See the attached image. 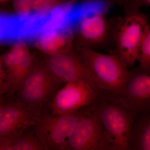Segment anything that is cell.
Listing matches in <instances>:
<instances>
[{"mask_svg": "<svg viewBox=\"0 0 150 150\" xmlns=\"http://www.w3.org/2000/svg\"><path fill=\"white\" fill-rule=\"evenodd\" d=\"M65 150H113L102 123L90 106L78 122Z\"/></svg>", "mask_w": 150, "mask_h": 150, "instance_id": "7", "label": "cell"}, {"mask_svg": "<svg viewBox=\"0 0 150 150\" xmlns=\"http://www.w3.org/2000/svg\"><path fill=\"white\" fill-rule=\"evenodd\" d=\"M68 2V0H34L32 10L38 12L46 11L55 6Z\"/></svg>", "mask_w": 150, "mask_h": 150, "instance_id": "19", "label": "cell"}, {"mask_svg": "<svg viewBox=\"0 0 150 150\" xmlns=\"http://www.w3.org/2000/svg\"><path fill=\"white\" fill-rule=\"evenodd\" d=\"M76 50L86 66L91 84L97 96L120 99L128 81L130 70L117 51L105 54L89 48Z\"/></svg>", "mask_w": 150, "mask_h": 150, "instance_id": "1", "label": "cell"}, {"mask_svg": "<svg viewBox=\"0 0 150 150\" xmlns=\"http://www.w3.org/2000/svg\"><path fill=\"white\" fill-rule=\"evenodd\" d=\"M47 56L44 63L51 75L60 83L81 79L91 84L88 70L76 50Z\"/></svg>", "mask_w": 150, "mask_h": 150, "instance_id": "11", "label": "cell"}, {"mask_svg": "<svg viewBox=\"0 0 150 150\" xmlns=\"http://www.w3.org/2000/svg\"><path fill=\"white\" fill-rule=\"evenodd\" d=\"M118 18L108 20L104 13L90 12L82 13L77 23L76 49L89 48L96 50L114 40L115 26Z\"/></svg>", "mask_w": 150, "mask_h": 150, "instance_id": "6", "label": "cell"}, {"mask_svg": "<svg viewBox=\"0 0 150 150\" xmlns=\"http://www.w3.org/2000/svg\"><path fill=\"white\" fill-rule=\"evenodd\" d=\"M86 106L74 112L54 115L41 113L33 126L44 150H65L78 122L88 110Z\"/></svg>", "mask_w": 150, "mask_h": 150, "instance_id": "4", "label": "cell"}, {"mask_svg": "<svg viewBox=\"0 0 150 150\" xmlns=\"http://www.w3.org/2000/svg\"><path fill=\"white\" fill-rule=\"evenodd\" d=\"M74 36L71 28L43 33L35 41L36 46L47 56L67 53L74 50Z\"/></svg>", "mask_w": 150, "mask_h": 150, "instance_id": "13", "label": "cell"}, {"mask_svg": "<svg viewBox=\"0 0 150 150\" xmlns=\"http://www.w3.org/2000/svg\"><path fill=\"white\" fill-rule=\"evenodd\" d=\"M11 88L10 79L3 64L0 59V96L9 93Z\"/></svg>", "mask_w": 150, "mask_h": 150, "instance_id": "18", "label": "cell"}, {"mask_svg": "<svg viewBox=\"0 0 150 150\" xmlns=\"http://www.w3.org/2000/svg\"><path fill=\"white\" fill-rule=\"evenodd\" d=\"M61 83L56 80L44 62H36L15 94L16 101L30 110L42 113L51 102Z\"/></svg>", "mask_w": 150, "mask_h": 150, "instance_id": "5", "label": "cell"}, {"mask_svg": "<svg viewBox=\"0 0 150 150\" xmlns=\"http://www.w3.org/2000/svg\"><path fill=\"white\" fill-rule=\"evenodd\" d=\"M1 59L11 83L8 95L12 96L31 71L36 62L26 43L22 42L16 43Z\"/></svg>", "mask_w": 150, "mask_h": 150, "instance_id": "12", "label": "cell"}, {"mask_svg": "<svg viewBox=\"0 0 150 150\" xmlns=\"http://www.w3.org/2000/svg\"><path fill=\"white\" fill-rule=\"evenodd\" d=\"M129 150H150V111L135 118Z\"/></svg>", "mask_w": 150, "mask_h": 150, "instance_id": "14", "label": "cell"}, {"mask_svg": "<svg viewBox=\"0 0 150 150\" xmlns=\"http://www.w3.org/2000/svg\"><path fill=\"white\" fill-rule=\"evenodd\" d=\"M25 131L13 142V150H44L42 142L35 135L33 129Z\"/></svg>", "mask_w": 150, "mask_h": 150, "instance_id": "16", "label": "cell"}, {"mask_svg": "<svg viewBox=\"0 0 150 150\" xmlns=\"http://www.w3.org/2000/svg\"><path fill=\"white\" fill-rule=\"evenodd\" d=\"M137 61L140 67L144 68L150 67V24L140 47Z\"/></svg>", "mask_w": 150, "mask_h": 150, "instance_id": "17", "label": "cell"}, {"mask_svg": "<svg viewBox=\"0 0 150 150\" xmlns=\"http://www.w3.org/2000/svg\"><path fill=\"white\" fill-rule=\"evenodd\" d=\"M136 115L150 111V67L130 70L124 92L119 99Z\"/></svg>", "mask_w": 150, "mask_h": 150, "instance_id": "9", "label": "cell"}, {"mask_svg": "<svg viewBox=\"0 0 150 150\" xmlns=\"http://www.w3.org/2000/svg\"><path fill=\"white\" fill-rule=\"evenodd\" d=\"M20 103L0 105V137L13 141L25 131L33 127L39 115Z\"/></svg>", "mask_w": 150, "mask_h": 150, "instance_id": "10", "label": "cell"}, {"mask_svg": "<svg viewBox=\"0 0 150 150\" xmlns=\"http://www.w3.org/2000/svg\"><path fill=\"white\" fill-rule=\"evenodd\" d=\"M4 98L3 96H0V105L4 103Z\"/></svg>", "mask_w": 150, "mask_h": 150, "instance_id": "23", "label": "cell"}, {"mask_svg": "<svg viewBox=\"0 0 150 150\" xmlns=\"http://www.w3.org/2000/svg\"><path fill=\"white\" fill-rule=\"evenodd\" d=\"M124 12V16L117 21L114 41L116 51L130 68L137 61L149 23L148 16L140 9H126Z\"/></svg>", "mask_w": 150, "mask_h": 150, "instance_id": "3", "label": "cell"}, {"mask_svg": "<svg viewBox=\"0 0 150 150\" xmlns=\"http://www.w3.org/2000/svg\"><path fill=\"white\" fill-rule=\"evenodd\" d=\"M118 1L119 0H108L110 3H112V4H117Z\"/></svg>", "mask_w": 150, "mask_h": 150, "instance_id": "22", "label": "cell"}, {"mask_svg": "<svg viewBox=\"0 0 150 150\" xmlns=\"http://www.w3.org/2000/svg\"><path fill=\"white\" fill-rule=\"evenodd\" d=\"M6 1V0H0V1Z\"/></svg>", "mask_w": 150, "mask_h": 150, "instance_id": "24", "label": "cell"}, {"mask_svg": "<svg viewBox=\"0 0 150 150\" xmlns=\"http://www.w3.org/2000/svg\"><path fill=\"white\" fill-rule=\"evenodd\" d=\"M33 2L34 0H13V7L20 14L29 13L32 10Z\"/></svg>", "mask_w": 150, "mask_h": 150, "instance_id": "21", "label": "cell"}, {"mask_svg": "<svg viewBox=\"0 0 150 150\" xmlns=\"http://www.w3.org/2000/svg\"><path fill=\"white\" fill-rule=\"evenodd\" d=\"M20 15L0 13V43H18Z\"/></svg>", "mask_w": 150, "mask_h": 150, "instance_id": "15", "label": "cell"}, {"mask_svg": "<svg viewBox=\"0 0 150 150\" xmlns=\"http://www.w3.org/2000/svg\"><path fill=\"white\" fill-rule=\"evenodd\" d=\"M98 116L113 150H129L130 140L137 115L119 99L97 96L90 105Z\"/></svg>", "mask_w": 150, "mask_h": 150, "instance_id": "2", "label": "cell"}, {"mask_svg": "<svg viewBox=\"0 0 150 150\" xmlns=\"http://www.w3.org/2000/svg\"><path fill=\"white\" fill-rule=\"evenodd\" d=\"M97 97L94 89L86 80L67 83L57 91L51 100V114L62 115L74 112L91 105Z\"/></svg>", "mask_w": 150, "mask_h": 150, "instance_id": "8", "label": "cell"}, {"mask_svg": "<svg viewBox=\"0 0 150 150\" xmlns=\"http://www.w3.org/2000/svg\"><path fill=\"white\" fill-rule=\"evenodd\" d=\"M117 4L125 9H140L142 7H150V0H119Z\"/></svg>", "mask_w": 150, "mask_h": 150, "instance_id": "20", "label": "cell"}]
</instances>
